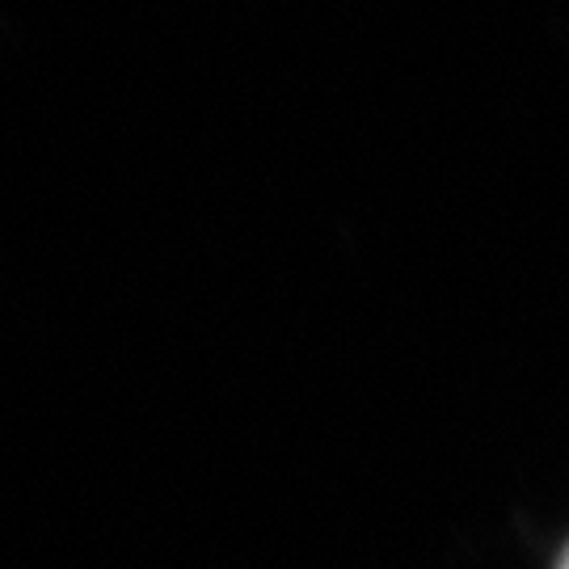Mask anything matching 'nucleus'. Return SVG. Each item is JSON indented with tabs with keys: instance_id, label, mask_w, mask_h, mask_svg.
I'll return each instance as SVG.
<instances>
[{
	"instance_id": "f257e3e1",
	"label": "nucleus",
	"mask_w": 569,
	"mask_h": 569,
	"mask_svg": "<svg viewBox=\"0 0 569 569\" xmlns=\"http://www.w3.org/2000/svg\"><path fill=\"white\" fill-rule=\"evenodd\" d=\"M561 569H569V552H566V561H561Z\"/></svg>"
}]
</instances>
